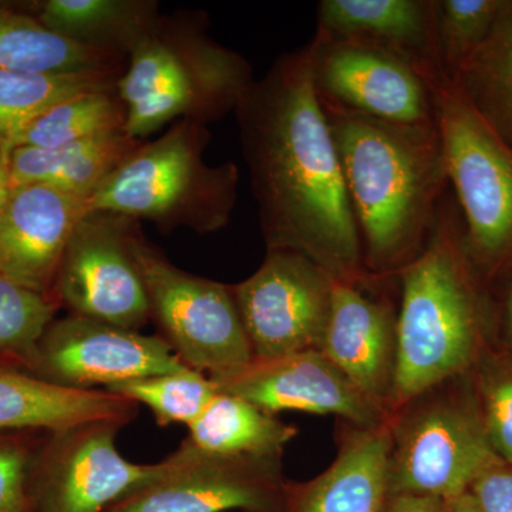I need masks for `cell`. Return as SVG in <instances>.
<instances>
[{"mask_svg":"<svg viewBox=\"0 0 512 512\" xmlns=\"http://www.w3.org/2000/svg\"><path fill=\"white\" fill-rule=\"evenodd\" d=\"M312 47L285 53L242 94L237 117L268 251L312 259L336 281L370 284L362 242L325 110Z\"/></svg>","mask_w":512,"mask_h":512,"instance_id":"1","label":"cell"},{"mask_svg":"<svg viewBox=\"0 0 512 512\" xmlns=\"http://www.w3.org/2000/svg\"><path fill=\"white\" fill-rule=\"evenodd\" d=\"M345 177L366 271L396 278L426 248L448 183L437 121L386 123L322 103Z\"/></svg>","mask_w":512,"mask_h":512,"instance_id":"2","label":"cell"},{"mask_svg":"<svg viewBox=\"0 0 512 512\" xmlns=\"http://www.w3.org/2000/svg\"><path fill=\"white\" fill-rule=\"evenodd\" d=\"M463 224L443 201L426 248L399 272L397 360L390 413L434 384L470 372L483 348V309Z\"/></svg>","mask_w":512,"mask_h":512,"instance_id":"3","label":"cell"},{"mask_svg":"<svg viewBox=\"0 0 512 512\" xmlns=\"http://www.w3.org/2000/svg\"><path fill=\"white\" fill-rule=\"evenodd\" d=\"M254 80L244 56L208 35L205 13H160L131 47L117 83L124 131L143 140L178 120L208 126L235 111Z\"/></svg>","mask_w":512,"mask_h":512,"instance_id":"4","label":"cell"},{"mask_svg":"<svg viewBox=\"0 0 512 512\" xmlns=\"http://www.w3.org/2000/svg\"><path fill=\"white\" fill-rule=\"evenodd\" d=\"M208 126L178 120L157 140L133 151L87 201V211L146 220L160 231L187 228L195 234L221 231L238 198L234 161L205 163Z\"/></svg>","mask_w":512,"mask_h":512,"instance_id":"5","label":"cell"},{"mask_svg":"<svg viewBox=\"0 0 512 512\" xmlns=\"http://www.w3.org/2000/svg\"><path fill=\"white\" fill-rule=\"evenodd\" d=\"M389 494L454 500L498 457L485 434L471 372L434 384L389 416Z\"/></svg>","mask_w":512,"mask_h":512,"instance_id":"6","label":"cell"},{"mask_svg":"<svg viewBox=\"0 0 512 512\" xmlns=\"http://www.w3.org/2000/svg\"><path fill=\"white\" fill-rule=\"evenodd\" d=\"M436 113L448 183L463 212L471 264L494 274L512 262V148L439 67H420Z\"/></svg>","mask_w":512,"mask_h":512,"instance_id":"7","label":"cell"},{"mask_svg":"<svg viewBox=\"0 0 512 512\" xmlns=\"http://www.w3.org/2000/svg\"><path fill=\"white\" fill-rule=\"evenodd\" d=\"M131 249L143 276L151 319L183 365L218 377L254 360L231 285L188 274L143 235L131 232Z\"/></svg>","mask_w":512,"mask_h":512,"instance_id":"8","label":"cell"},{"mask_svg":"<svg viewBox=\"0 0 512 512\" xmlns=\"http://www.w3.org/2000/svg\"><path fill=\"white\" fill-rule=\"evenodd\" d=\"M123 427L100 420L47 431L33 477L36 512H109L173 468V454L154 464L121 456Z\"/></svg>","mask_w":512,"mask_h":512,"instance_id":"9","label":"cell"},{"mask_svg":"<svg viewBox=\"0 0 512 512\" xmlns=\"http://www.w3.org/2000/svg\"><path fill=\"white\" fill-rule=\"evenodd\" d=\"M335 282L306 256L268 251L255 274L231 285L254 360L322 349Z\"/></svg>","mask_w":512,"mask_h":512,"instance_id":"10","label":"cell"},{"mask_svg":"<svg viewBox=\"0 0 512 512\" xmlns=\"http://www.w3.org/2000/svg\"><path fill=\"white\" fill-rule=\"evenodd\" d=\"M137 221L87 211L64 251L55 285L60 305L72 315L138 330L151 319L131 232Z\"/></svg>","mask_w":512,"mask_h":512,"instance_id":"11","label":"cell"},{"mask_svg":"<svg viewBox=\"0 0 512 512\" xmlns=\"http://www.w3.org/2000/svg\"><path fill=\"white\" fill-rule=\"evenodd\" d=\"M174 466L109 512H284L282 458L204 453L185 439Z\"/></svg>","mask_w":512,"mask_h":512,"instance_id":"12","label":"cell"},{"mask_svg":"<svg viewBox=\"0 0 512 512\" xmlns=\"http://www.w3.org/2000/svg\"><path fill=\"white\" fill-rule=\"evenodd\" d=\"M185 367L161 336L70 313L47 326L26 370L47 383L90 392Z\"/></svg>","mask_w":512,"mask_h":512,"instance_id":"13","label":"cell"},{"mask_svg":"<svg viewBox=\"0 0 512 512\" xmlns=\"http://www.w3.org/2000/svg\"><path fill=\"white\" fill-rule=\"evenodd\" d=\"M312 76L320 103L386 123H436L419 67L384 47L313 37Z\"/></svg>","mask_w":512,"mask_h":512,"instance_id":"14","label":"cell"},{"mask_svg":"<svg viewBox=\"0 0 512 512\" xmlns=\"http://www.w3.org/2000/svg\"><path fill=\"white\" fill-rule=\"evenodd\" d=\"M210 379L218 392L241 397L266 413L333 414L359 427L380 426L390 416L320 350L252 360L237 372Z\"/></svg>","mask_w":512,"mask_h":512,"instance_id":"15","label":"cell"},{"mask_svg":"<svg viewBox=\"0 0 512 512\" xmlns=\"http://www.w3.org/2000/svg\"><path fill=\"white\" fill-rule=\"evenodd\" d=\"M336 281L323 353L372 402L390 413L397 360V311L376 286Z\"/></svg>","mask_w":512,"mask_h":512,"instance_id":"16","label":"cell"},{"mask_svg":"<svg viewBox=\"0 0 512 512\" xmlns=\"http://www.w3.org/2000/svg\"><path fill=\"white\" fill-rule=\"evenodd\" d=\"M86 212L87 200L50 185L13 188L0 222V274L56 299L64 251Z\"/></svg>","mask_w":512,"mask_h":512,"instance_id":"17","label":"cell"},{"mask_svg":"<svg viewBox=\"0 0 512 512\" xmlns=\"http://www.w3.org/2000/svg\"><path fill=\"white\" fill-rule=\"evenodd\" d=\"M389 420L343 433L335 460L312 480L286 485L284 512H380L389 491Z\"/></svg>","mask_w":512,"mask_h":512,"instance_id":"18","label":"cell"},{"mask_svg":"<svg viewBox=\"0 0 512 512\" xmlns=\"http://www.w3.org/2000/svg\"><path fill=\"white\" fill-rule=\"evenodd\" d=\"M315 37L384 47L419 69H441L436 0H322Z\"/></svg>","mask_w":512,"mask_h":512,"instance_id":"19","label":"cell"},{"mask_svg":"<svg viewBox=\"0 0 512 512\" xmlns=\"http://www.w3.org/2000/svg\"><path fill=\"white\" fill-rule=\"evenodd\" d=\"M137 412V403L107 390L66 389L0 362V431H56L100 420L127 426Z\"/></svg>","mask_w":512,"mask_h":512,"instance_id":"20","label":"cell"},{"mask_svg":"<svg viewBox=\"0 0 512 512\" xmlns=\"http://www.w3.org/2000/svg\"><path fill=\"white\" fill-rule=\"evenodd\" d=\"M141 141L123 130L60 147L13 148L12 187L45 184L89 201Z\"/></svg>","mask_w":512,"mask_h":512,"instance_id":"21","label":"cell"},{"mask_svg":"<svg viewBox=\"0 0 512 512\" xmlns=\"http://www.w3.org/2000/svg\"><path fill=\"white\" fill-rule=\"evenodd\" d=\"M158 15L156 0H43L33 16L64 39L127 59Z\"/></svg>","mask_w":512,"mask_h":512,"instance_id":"22","label":"cell"},{"mask_svg":"<svg viewBox=\"0 0 512 512\" xmlns=\"http://www.w3.org/2000/svg\"><path fill=\"white\" fill-rule=\"evenodd\" d=\"M126 64V57L64 39L30 13L0 5V69L76 73L124 70Z\"/></svg>","mask_w":512,"mask_h":512,"instance_id":"23","label":"cell"},{"mask_svg":"<svg viewBox=\"0 0 512 512\" xmlns=\"http://www.w3.org/2000/svg\"><path fill=\"white\" fill-rule=\"evenodd\" d=\"M187 440L204 453L221 456L284 457L298 427L238 396L218 392L188 426Z\"/></svg>","mask_w":512,"mask_h":512,"instance_id":"24","label":"cell"},{"mask_svg":"<svg viewBox=\"0 0 512 512\" xmlns=\"http://www.w3.org/2000/svg\"><path fill=\"white\" fill-rule=\"evenodd\" d=\"M448 79L512 148V0H505L483 45Z\"/></svg>","mask_w":512,"mask_h":512,"instance_id":"25","label":"cell"},{"mask_svg":"<svg viewBox=\"0 0 512 512\" xmlns=\"http://www.w3.org/2000/svg\"><path fill=\"white\" fill-rule=\"evenodd\" d=\"M124 70L32 73L0 69V136L9 137L74 96L116 89Z\"/></svg>","mask_w":512,"mask_h":512,"instance_id":"26","label":"cell"},{"mask_svg":"<svg viewBox=\"0 0 512 512\" xmlns=\"http://www.w3.org/2000/svg\"><path fill=\"white\" fill-rule=\"evenodd\" d=\"M127 110L119 90H99L62 101L16 130L13 148H53L126 128Z\"/></svg>","mask_w":512,"mask_h":512,"instance_id":"27","label":"cell"},{"mask_svg":"<svg viewBox=\"0 0 512 512\" xmlns=\"http://www.w3.org/2000/svg\"><path fill=\"white\" fill-rule=\"evenodd\" d=\"M106 390L147 406L161 427L181 423L190 426L218 393L210 377L190 367L165 375L128 380Z\"/></svg>","mask_w":512,"mask_h":512,"instance_id":"28","label":"cell"},{"mask_svg":"<svg viewBox=\"0 0 512 512\" xmlns=\"http://www.w3.org/2000/svg\"><path fill=\"white\" fill-rule=\"evenodd\" d=\"M60 303L0 274V362L28 369Z\"/></svg>","mask_w":512,"mask_h":512,"instance_id":"29","label":"cell"},{"mask_svg":"<svg viewBox=\"0 0 512 512\" xmlns=\"http://www.w3.org/2000/svg\"><path fill=\"white\" fill-rule=\"evenodd\" d=\"M505 0H436V39L441 70L453 76L483 45Z\"/></svg>","mask_w":512,"mask_h":512,"instance_id":"30","label":"cell"},{"mask_svg":"<svg viewBox=\"0 0 512 512\" xmlns=\"http://www.w3.org/2000/svg\"><path fill=\"white\" fill-rule=\"evenodd\" d=\"M470 372L488 441L512 464V355L481 352Z\"/></svg>","mask_w":512,"mask_h":512,"instance_id":"31","label":"cell"},{"mask_svg":"<svg viewBox=\"0 0 512 512\" xmlns=\"http://www.w3.org/2000/svg\"><path fill=\"white\" fill-rule=\"evenodd\" d=\"M47 431H0V512H36L33 477Z\"/></svg>","mask_w":512,"mask_h":512,"instance_id":"32","label":"cell"},{"mask_svg":"<svg viewBox=\"0 0 512 512\" xmlns=\"http://www.w3.org/2000/svg\"><path fill=\"white\" fill-rule=\"evenodd\" d=\"M483 512H512V464L498 458L470 487Z\"/></svg>","mask_w":512,"mask_h":512,"instance_id":"33","label":"cell"},{"mask_svg":"<svg viewBox=\"0 0 512 512\" xmlns=\"http://www.w3.org/2000/svg\"><path fill=\"white\" fill-rule=\"evenodd\" d=\"M451 501L430 495L389 494L380 512H451Z\"/></svg>","mask_w":512,"mask_h":512,"instance_id":"34","label":"cell"},{"mask_svg":"<svg viewBox=\"0 0 512 512\" xmlns=\"http://www.w3.org/2000/svg\"><path fill=\"white\" fill-rule=\"evenodd\" d=\"M12 154L13 146L8 137L0 136V222H2L3 214L10 194H12Z\"/></svg>","mask_w":512,"mask_h":512,"instance_id":"35","label":"cell"},{"mask_svg":"<svg viewBox=\"0 0 512 512\" xmlns=\"http://www.w3.org/2000/svg\"><path fill=\"white\" fill-rule=\"evenodd\" d=\"M451 512H483L470 491L451 501Z\"/></svg>","mask_w":512,"mask_h":512,"instance_id":"36","label":"cell"},{"mask_svg":"<svg viewBox=\"0 0 512 512\" xmlns=\"http://www.w3.org/2000/svg\"><path fill=\"white\" fill-rule=\"evenodd\" d=\"M505 319H507L508 332L512 342V285L505 301Z\"/></svg>","mask_w":512,"mask_h":512,"instance_id":"37","label":"cell"}]
</instances>
